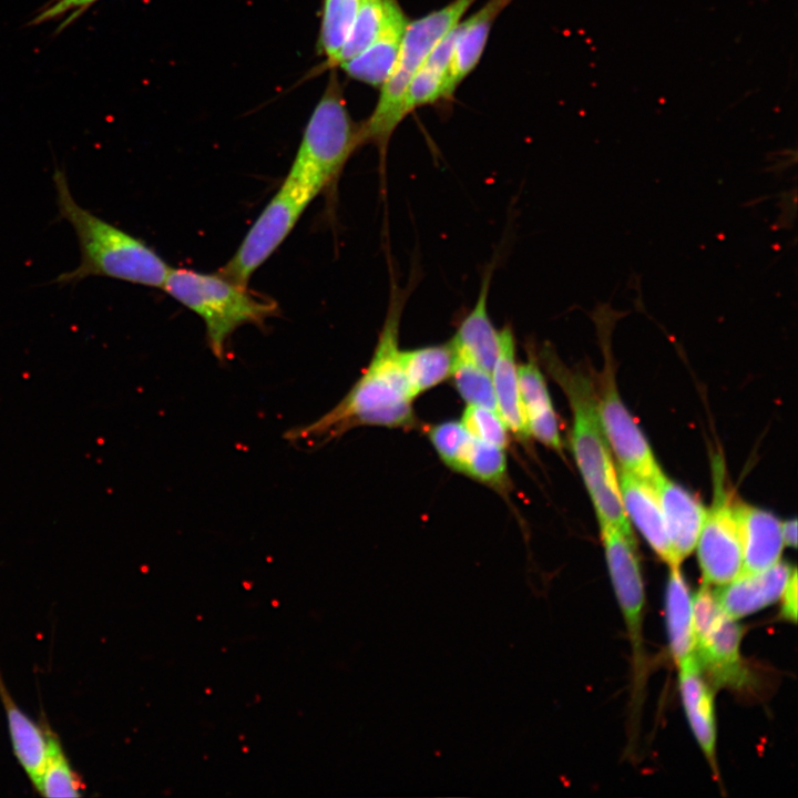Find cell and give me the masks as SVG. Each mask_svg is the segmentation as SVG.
Instances as JSON below:
<instances>
[{
    "label": "cell",
    "mask_w": 798,
    "mask_h": 798,
    "mask_svg": "<svg viewBox=\"0 0 798 798\" xmlns=\"http://www.w3.org/2000/svg\"><path fill=\"white\" fill-rule=\"evenodd\" d=\"M735 511L741 540V573L760 572L780 561L785 545L781 521L746 503L735 502Z\"/></svg>",
    "instance_id": "15"
},
{
    "label": "cell",
    "mask_w": 798,
    "mask_h": 798,
    "mask_svg": "<svg viewBox=\"0 0 798 798\" xmlns=\"http://www.w3.org/2000/svg\"><path fill=\"white\" fill-rule=\"evenodd\" d=\"M408 21L400 8L368 48L338 68L352 80L381 88L395 68Z\"/></svg>",
    "instance_id": "21"
},
{
    "label": "cell",
    "mask_w": 798,
    "mask_h": 798,
    "mask_svg": "<svg viewBox=\"0 0 798 798\" xmlns=\"http://www.w3.org/2000/svg\"><path fill=\"white\" fill-rule=\"evenodd\" d=\"M625 315L627 311H618L610 303H597L591 313L605 364L600 378V389L596 390L597 412L603 433L621 470L655 485L664 473L615 385L611 335L617 319Z\"/></svg>",
    "instance_id": "7"
},
{
    "label": "cell",
    "mask_w": 798,
    "mask_h": 798,
    "mask_svg": "<svg viewBox=\"0 0 798 798\" xmlns=\"http://www.w3.org/2000/svg\"><path fill=\"white\" fill-rule=\"evenodd\" d=\"M361 0H323L317 52L325 58L318 68L327 71L339 52Z\"/></svg>",
    "instance_id": "28"
},
{
    "label": "cell",
    "mask_w": 798,
    "mask_h": 798,
    "mask_svg": "<svg viewBox=\"0 0 798 798\" xmlns=\"http://www.w3.org/2000/svg\"><path fill=\"white\" fill-rule=\"evenodd\" d=\"M600 528L612 585L632 643L638 688L644 675L642 624L645 594L637 546L633 532H625L611 524H600Z\"/></svg>",
    "instance_id": "9"
},
{
    "label": "cell",
    "mask_w": 798,
    "mask_h": 798,
    "mask_svg": "<svg viewBox=\"0 0 798 798\" xmlns=\"http://www.w3.org/2000/svg\"><path fill=\"white\" fill-rule=\"evenodd\" d=\"M512 1L488 0L459 23L448 80L449 99L479 64L497 18Z\"/></svg>",
    "instance_id": "19"
},
{
    "label": "cell",
    "mask_w": 798,
    "mask_h": 798,
    "mask_svg": "<svg viewBox=\"0 0 798 798\" xmlns=\"http://www.w3.org/2000/svg\"><path fill=\"white\" fill-rule=\"evenodd\" d=\"M654 488L658 494L673 552L682 563L696 546L706 509L697 497L665 474Z\"/></svg>",
    "instance_id": "14"
},
{
    "label": "cell",
    "mask_w": 798,
    "mask_h": 798,
    "mask_svg": "<svg viewBox=\"0 0 798 798\" xmlns=\"http://www.w3.org/2000/svg\"><path fill=\"white\" fill-rule=\"evenodd\" d=\"M83 785L66 758L57 735L49 727L48 755L37 791L44 797H79Z\"/></svg>",
    "instance_id": "29"
},
{
    "label": "cell",
    "mask_w": 798,
    "mask_h": 798,
    "mask_svg": "<svg viewBox=\"0 0 798 798\" xmlns=\"http://www.w3.org/2000/svg\"><path fill=\"white\" fill-rule=\"evenodd\" d=\"M518 379L530 436L553 450L562 451L557 417L532 348L528 360L518 365Z\"/></svg>",
    "instance_id": "16"
},
{
    "label": "cell",
    "mask_w": 798,
    "mask_h": 798,
    "mask_svg": "<svg viewBox=\"0 0 798 798\" xmlns=\"http://www.w3.org/2000/svg\"><path fill=\"white\" fill-rule=\"evenodd\" d=\"M458 360L452 341L401 350V365L412 398L451 378Z\"/></svg>",
    "instance_id": "24"
},
{
    "label": "cell",
    "mask_w": 798,
    "mask_h": 798,
    "mask_svg": "<svg viewBox=\"0 0 798 798\" xmlns=\"http://www.w3.org/2000/svg\"><path fill=\"white\" fill-rule=\"evenodd\" d=\"M407 290L393 283L390 300L371 360L348 393L309 424L285 433L291 443L306 447L326 443L352 428L378 426L410 428L416 424L412 400L401 365L399 327Z\"/></svg>",
    "instance_id": "1"
},
{
    "label": "cell",
    "mask_w": 798,
    "mask_h": 798,
    "mask_svg": "<svg viewBox=\"0 0 798 798\" xmlns=\"http://www.w3.org/2000/svg\"><path fill=\"white\" fill-rule=\"evenodd\" d=\"M493 265L487 268L477 301L460 323L452 344L459 358L491 372L499 352V330L488 311V297Z\"/></svg>",
    "instance_id": "17"
},
{
    "label": "cell",
    "mask_w": 798,
    "mask_h": 798,
    "mask_svg": "<svg viewBox=\"0 0 798 798\" xmlns=\"http://www.w3.org/2000/svg\"><path fill=\"white\" fill-rule=\"evenodd\" d=\"M497 411L511 433L526 441L528 430L518 379L515 339L509 326L499 330V352L491 370Z\"/></svg>",
    "instance_id": "20"
},
{
    "label": "cell",
    "mask_w": 798,
    "mask_h": 798,
    "mask_svg": "<svg viewBox=\"0 0 798 798\" xmlns=\"http://www.w3.org/2000/svg\"><path fill=\"white\" fill-rule=\"evenodd\" d=\"M451 378L456 390L468 405L497 410L491 372L458 357Z\"/></svg>",
    "instance_id": "30"
},
{
    "label": "cell",
    "mask_w": 798,
    "mask_h": 798,
    "mask_svg": "<svg viewBox=\"0 0 798 798\" xmlns=\"http://www.w3.org/2000/svg\"><path fill=\"white\" fill-rule=\"evenodd\" d=\"M458 25L432 49L412 75L403 99L406 116L418 108L449 99L448 80Z\"/></svg>",
    "instance_id": "23"
},
{
    "label": "cell",
    "mask_w": 798,
    "mask_h": 798,
    "mask_svg": "<svg viewBox=\"0 0 798 798\" xmlns=\"http://www.w3.org/2000/svg\"><path fill=\"white\" fill-rule=\"evenodd\" d=\"M451 469L490 487H503L507 480L504 449L471 434L460 449Z\"/></svg>",
    "instance_id": "27"
},
{
    "label": "cell",
    "mask_w": 798,
    "mask_h": 798,
    "mask_svg": "<svg viewBox=\"0 0 798 798\" xmlns=\"http://www.w3.org/2000/svg\"><path fill=\"white\" fill-rule=\"evenodd\" d=\"M313 200L306 191L285 178L236 253L218 273L238 285L247 286L254 272L284 242Z\"/></svg>",
    "instance_id": "8"
},
{
    "label": "cell",
    "mask_w": 798,
    "mask_h": 798,
    "mask_svg": "<svg viewBox=\"0 0 798 798\" xmlns=\"http://www.w3.org/2000/svg\"><path fill=\"white\" fill-rule=\"evenodd\" d=\"M795 570L778 561L760 572L740 573L714 594L723 611L737 620L779 600Z\"/></svg>",
    "instance_id": "13"
},
{
    "label": "cell",
    "mask_w": 798,
    "mask_h": 798,
    "mask_svg": "<svg viewBox=\"0 0 798 798\" xmlns=\"http://www.w3.org/2000/svg\"><path fill=\"white\" fill-rule=\"evenodd\" d=\"M781 616L792 623L797 620V572L791 574L780 598Z\"/></svg>",
    "instance_id": "34"
},
{
    "label": "cell",
    "mask_w": 798,
    "mask_h": 798,
    "mask_svg": "<svg viewBox=\"0 0 798 798\" xmlns=\"http://www.w3.org/2000/svg\"><path fill=\"white\" fill-rule=\"evenodd\" d=\"M101 0H51L29 22V25H39L65 17L57 32L63 30L79 19L94 3Z\"/></svg>",
    "instance_id": "33"
},
{
    "label": "cell",
    "mask_w": 798,
    "mask_h": 798,
    "mask_svg": "<svg viewBox=\"0 0 798 798\" xmlns=\"http://www.w3.org/2000/svg\"><path fill=\"white\" fill-rule=\"evenodd\" d=\"M477 0H452L442 8L408 21L395 68L380 88L371 114L359 124L361 144H374L386 160L390 139L406 117L403 99L407 86L432 49L461 21Z\"/></svg>",
    "instance_id": "4"
},
{
    "label": "cell",
    "mask_w": 798,
    "mask_h": 798,
    "mask_svg": "<svg viewBox=\"0 0 798 798\" xmlns=\"http://www.w3.org/2000/svg\"><path fill=\"white\" fill-rule=\"evenodd\" d=\"M683 705L693 734L716 773V723L713 693L695 653L678 665Z\"/></svg>",
    "instance_id": "18"
},
{
    "label": "cell",
    "mask_w": 798,
    "mask_h": 798,
    "mask_svg": "<svg viewBox=\"0 0 798 798\" xmlns=\"http://www.w3.org/2000/svg\"><path fill=\"white\" fill-rule=\"evenodd\" d=\"M330 71L286 176L313 198L336 182L350 155L361 146L359 124L350 116L335 70Z\"/></svg>",
    "instance_id": "5"
},
{
    "label": "cell",
    "mask_w": 798,
    "mask_h": 798,
    "mask_svg": "<svg viewBox=\"0 0 798 798\" xmlns=\"http://www.w3.org/2000/svg\"><path fill=\"white\" fill-rule=\"evenodd\" d=\"M400 8L397 0H361L342 47L328 70H335L368 48Z\"/></svg>",
    "instance_id": "26"
},
{
    "label": "cell",
    "mask_w": 798,
    "mask_h": 798,
    "mask_svg": "<svg viewBox=\"0 0 798 798\" xmlns=\"http://www.w3.org/2000/svg\"><path fill=\"white\" fill-rule=\"evenodd\" d=\"M694 653L700 669L716 686L741 688L749 674L740 657L743 630L722 607L693 621Z\"/></svg>",
    "instance_id": "11"
},
{
    "label": "cell",
    "mask_w": 798,
    "mask_h": 798,
    "mask_svg": "<svg viewBox=\"0 0 798 798\" xmlns=\"http://www.w3.org/2000/svg\"><path fill=\"white\" fill-rule=\"evenodd\" d=\"M697 556L704 584L725 585L743 570V551L735 502L716 478L715 498L697 540Z\"/></svg>",
    "instance_id": "10"
},
{
    "label": "cell",
    "mask_w": 798,
    "mask_h": 798,
    "mask_svg": "<svg viewBox=\"0 0 798 798\" xmlns=\"http://www.w3.org/2000/svg\"><path fill=\"white\" fill-rule=\"evenodd\" d=\"M163 289L204 321L213 355L225 356L227 340L245 324L263 325L277 314L274 300L262 298L219 273L171 268Z\"/></svg>",
    "instance_id": "6"
},
{
    "label": "cell",
    "mask_w": 798,
    "mask_h": 798,
    "mask_svg": "<svg viewBox=\"0 0 798 798\" xmlns=\"http://www.w3.org/2000/svg\"><path fill=\"white\" fill-rule=\"evenodd\" d=\"M623 507L653 551L668 567L681 566L675 556L654 485L624 470L617 475Z\"/></svg>",
    "instance_id": "12"
},
{
    "label": "cell",
    "mask_w": 798,
    "mask_h": 798,
    "mask_svg": "<svg viewBox=\"0 0 798 798\" xmlns=\"http://www.w3.org/2000/svg\"><path fill=\"white\" fill-rule=\"evenodd\" d=\"M53 183L59 215L73 227L81 255L80 264L60 274L55 283L76 284L100 276L163 289L171 267L152 247L82 207L63 170L54 171Z\"/></svg>",
    "instance_id": "2"
},
{
    "label": "cell",
    "mask_w": 798,
    "mask_h": 798,
    "mask_svg": "<svg viewBox=\"0 0 798 798\" xmlns=\"http://www.w3.org/2000/svg\"><path fill=\"white\" fill-rule=\"evenodd\" d=\"M470 432L461 421L448 420L429 428L428 437L440 459L450 468Z\"/></svg>",
    "instance_id": "32"
},
{
    "label": "cell",
    "mask_w": 798,
    "mask_h": 798,
    "mask_svg": "<svg viewBox=\"0 0 798 798\" xmlns=\"http://www.w3.org/2000/svg\"><path fill=\"white\" fill-rule=\"evenodd\" d=\"M461 422L477 439L505 449L509 446L507 424L494 409L468 405L462 413Z\"/></svg>",
    "instance_id": "31"
},
{
    "label": "cell",
    "mask_w": 798,
    "mask_h": 798,
    "mask_svg": "<svg viewBox=\"0 0 798 798\" xmlns=\"http://www.w3.org/2000/svg\"><path fill=\"white\" fill-rule=\"evenodd\" d=\"M781 534L784 543L788 546L797 545V521L795 519L781 522Z\"/></svg>",
    "instance_id": "35"
},
{
    "label": "cell",
    "mask_w": 798,
    "mask_h": 798,
    "mask_svg": "<svg viewBox=\"0 0 798 798\" xmlns=\"http://www.w3.org/2000/svg\"><path fill=\"white\" fill-rule=\"evenodd\" d=\"M666 625L672 655L678 665L693 655L695 648L692 597L679 566L669 567Z\"/></svg>",
    "instance_id": "25"
},
{
    "label": "cell",
    "mask_w": 798,
    "mask_h": 798,
    "mask_svg": "<svg viewBox=\"0 0 798 798\" xmlns=\"http://www.w3.org/2000/svg\"><path fill=\"white\" fill-rule=\"evenodd\" d=\"M0 699L7 716L13 753L37 789L48 755V725H39L16 704L0 672Z\"/></svg>",
    "instance_id": "22"
},
{
    "label": "cell",
    "mask_w": 798,
    "mask_h": 798,
    "mask_svg": "<svg viewBox=\"0 0 798 798\" xmlns=\"http://www.w3.org/2000/svg\"><path fill=\"white\" fill-rule=\"evenodd\" d=\"M540 361L561 387L571 407V447L600 524L632 532L610 447L601 427L592 378L580 368L567 367L549 344L540 350Z\"/></svg>",
    "instance_id": "3"
}]
</instances>
